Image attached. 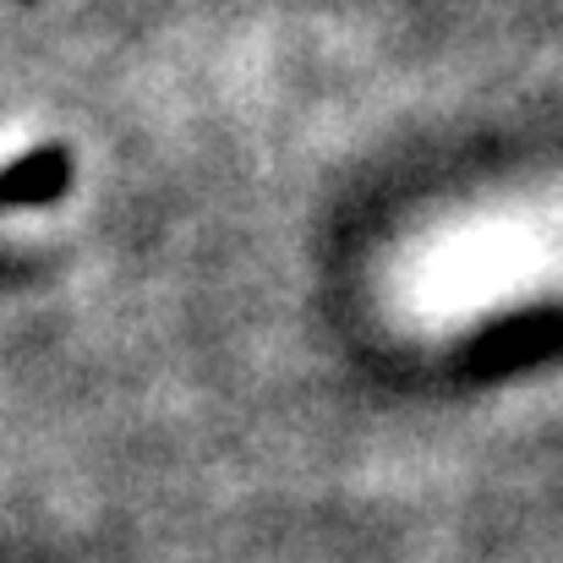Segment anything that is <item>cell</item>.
Returning a JSON list of instances; mask_svg holds the SVG:
<instances>
[{
  "label": "cell",
  "mask_w": 563,
  "mask_h": 563,
  "mask_svg": "<svg viewBox=\"0 0 563 563\" xmlns=\"http://www.w3.org/2000/svg\"><path fill=\"white\" fill-rule=\"evenodd\" d=\"M71 181V154L66 148H27L0 170V208H38L55 202Z\"/></svg>",
  "instance_id": "obj_1"
}]
</instances>
